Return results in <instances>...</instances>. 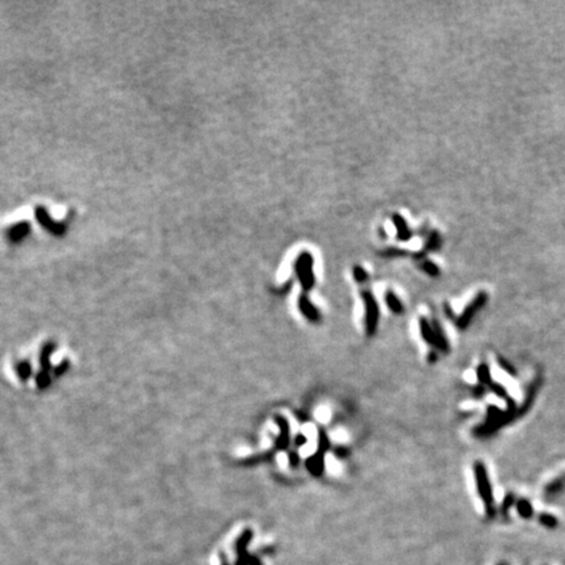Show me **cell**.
<instances>
[{
  "label": "cell",
  "mask_w": 565,
  "mask_h": 565,
  "mask_svg": "<svg viewBox=\"0 0 565 565\" xmlns=\"http://www.w3.org/2000/svg\"><path fill=\"white\" fill-rule=\"evenodd\" d=\"M73 361L75 353L64 341L42 335L11 351L4 357L2 372L13 387L38 394L66 376Z\"/></svg>",
  "instance_id": "1"
},
{
  "label": "cell",
  "mask_w": 565,
  "mask_h": 565,
  "mask_svg": "<svg viewBox=\"0 0 565 565\" xmlns=\"http://www.w3.org/2000/svg\"><path fill=\"white\" fill-rule=\"evenodd\" d=\"M474 470H475L476 487H478L479 495H480V497L484 501L487 515L489 518H492L495 515L494 496H492V489H490L489 480H488L487 470H485L484 464L481 463V462H476Z\"/></svg>",
  "instance_id": "2"
},
{
  "label": "cell",
  "mask_w": 565,
  "mask_h": 565,
  "mask_svg": "<svg viewBox=\"0 0 565 565\" xmlns=\"http://www.w3.org/2000/svg\"><path fill=\"white\" fill-rule=\"evenodd\" d=\"M361 297L365 306V332L368 336H373L378 327L380 308L371 289H362Z\"/></svg>",
  "instance_id": "3"
},
{
  "label": "cell",
  "mask_w": 565,
  "mask_h": 565,
  "mask_svg": "<svg viewBox=\"0 0 565 565\" xmlns=\"http://www.w3.org/2000/svg\"><path fill=\"white\" fill-rule=\"evenodd\" d=\"M313 257H311L309 253L304 251L299 255V258L296 259V263H294V269H296L297 279L300 280V284H301L304 293L309 292L311 288L314 287V272H313Z\"/></svg>",
  "instance_id": "4"
},
{
  "label": "cell",
  "mask_w": 565,
  "mask_h": 565,
  "mask_svg": "<svg viewBox=\"0 0 565 565\" xmlns=\"http://www.w3.org/2000/svg\"><path fill=\"white\" fill-rule=\"evenodd\" d=\"M487 299H488V297H487V293H485V292H479L478 294H476L475 299H474L473 301L470 302L469 305L464 308L463 313L460 314L459 318L457 320L458 329L464 330L467 326H469L470 322H471V320H473L474 315L476 314V311L480 310V309L485 305Z\"/></svg>",
  "instance_id": "5"
},
{
  "label": "cell",
  "mask_w": 565,
  "mask_h": 565,
  "mask_svg": "<svg viewBox=\"0 0 565 565\" xmlns=\"http://www.w3.org/2000/svg\"><path fill=\"white\" fill-rule=\"evenodd\" d=\"M253 538V531L251 530H245V531L239 535V538L236 542V551L237 555H238V559H237L236 565H260V561L258 557L255 556H249L246 553V547H248V543L250 542V539Z\"/></svg>",
  "instance_id": "6"
},
{
  "label": "cell",
  "mask_w": 565,
  "mask_h": 565,
  "mask_svg": "<svg viewBox=\"0 0 565 565\" xmlns=\"http://www.w3.org/2000/svg\"><path fill=\"white\" fill-rule=\"evenodd\" d=\"M299 308L301 310L302 315L309 320L310 322H318L321 320V313L315 306L310 302V300L308 299L306 293H302L299 299Z\"/></svg>",
  "instance_id": "7"
},
{
  "label": "cell",
  "mask_w": 565,
  "mask_h": 565,
  "mask_svg": "<svg viewBox=\"0 0 565 565\" xmlns=\"http://www.w3.org/2000/svg\"><path fill=\"white\" fill-rule=\"evenodd\" d=\"M275 422L280 428V432H279V436L275 443L276 449H287L288 445H289V424H288L287 419L279 415L275 416Z\"/></svg>",
  "instance_id": "8"
},
{
  "label": "cell",
  "mask_w": 565,
  "mask_h": 565,
  "mask_svg": "<svg viewBox=\"0 0 565 565\" xmlns=\"http://www.w3.org/2000/svg\"><path fill=\"white\" fill-rule=\"evenodd\" d=\"M419 325H420V332H422V336L428 344H431L433 347L437 348V336L436 332H434L433 325L432 322L427 320V318L422 317L419 321Z\"/></svg>",
  "instance_id": "9"
},
{
  "label": "cell",
  "mask_w": 565,
  "mask_h": 565,
  "mask_svg": "<svg viewBox=\"0 0 565 565\" xmlns=\"http://www.w3.org/2000/svg\"><path fill=\"white\" fill-rule=\"evenodd\" d=\"M392 223H394L395 228H397L398 238L401 239V241H408L411 238V236H412V232H411L410 227L407 225L403 216L398 215V213L392 215Z\"/></svg>",
  "instance_id": "10"
},
{
  "label": "cell",
  "mask_w": 565,
  "mask_h": 565,
  "mask_svg": "<svg viewBox=\"0 0 565 565\" xmlns=\"http://www.w3.org/2000/svg\"><path fill=\"white\" fill-rule=\"evenodd\" d=\"M323 453L318 450L317 454L311 455L308 460H306V467L310 471L311 475L320 476L323 473V467H325V462H323Z\"/></svg>",
  "instance_id": "11"
},
{
  "label": "cell",
  "mask_w": 565,
  "mask_h": 565,
  "mask_svg": "<svg viewBox=\"0 0 565 565\" xmlns=\"http://www.w3.org/2000/svg\"><path fill=\"white\" fill-rule=\"evenodd\" d=\"M385 301H386V305H387V308L390 309V310L392 311L394 314H402L403 313L404 308H403V304H402L401 299L395 294L392 290H386L385 293Z\"/></svg>",
  "instance_id": "12"
},
{
  "label": "cell",
  "mask_w": 565,
  "mask_h": 565,
  "mask_svg": "<svg viewBox=\"0 0 565 565\" xmlns=\"http://www.w3.org/2000/svg\"><path fill=\"white\" fill-rule=\"evenodd\" d=\"M541 382H542V378L541 377H538L536 378L535 382H532L531 385H530L529 390H527V394H526V399H525V404H523L522 407H521V410H520V415H522V413H525L527 411V408H529L530 406H531L532 401H534V397H535V392L538 391V387L541 386Z\"/></svg>",
  "instance_id": "13"
},
{
  "label": "cell",
  "mask_w": 565,
  "mask_h": 565,
  "mask_svg": "<svg viewBox=\"0 0 565 565\" xmlns=\"http://www.w3.org/2000/svg\"><path fill=\"white\" fill-rule=\"evenodd\" d=\"M439 246H441V237L438 236V233H437V232H432L431 236H429V238H428L427 245H425L424 250H423V253L420 255L425 254L427 251L436 250V249H438Z\"/></svg>",
  "instance_id": "14"
},
{
  "label": "cell",
  "mask_w": 565,
  "mask_h": 565,
  "mask_svg": "<svg viewBox=\"0 0 565 565\" xmlns=\"http://www.w3.org/2000/svg\"><path fill=\"white\" fill-rule=\"evenodd\" d=\"M517 509H518V513H520L523 518H530L532 515V513H534L531 504H530L526 499L520 500V501H518Z\"/></svg>",
  "instance_id": "15"
},
{
  "label": "cell",
  "mask_w": 565,
  "mask_h": 565,
  "mask_svg": "<svg viewBox=\"0 0 565 565\" xmlns=\"http://www.w3.org/2000/svg\"><path fill=\"white\" fill-rule=\"evenodd\" d=\"M478 377L479 381H480L481 385H485V383L490 382V376H489V369H488L487 364H480L478 368Z\"/></svg>",
  "instance_id": "16"
},
{
  "label": "cell",
  "mask_w": 565,
  "mask_h": 565,
  "mask_svg": "<svg viewBox=\"0 0 565 565\" xmlns=\"http://www.w3.org/2000/svg\"><path fill=\"white\" fill-rule=\"evenodd\" d=\"M562 485H564V481H562V479H556V480H553L552 483H550V484L546 487V494H547V495L557 494V492H560V490H561Z\"/></svg>",
  "instance_id": "17"
},
{
  "label": "cell",
  "mask_w": 565,
  "mask_h": 565,
  "mask_svg": "<svg viewBox=\"0 0 565 565\" xmlns=\"http://www.w3.org/2000/svg\"><path fill=\"white\" fill-rule=\"evenodd\" d=\"M422 267L429 276L436 278V276L439 275V268L433 263V262H431V260H424V263H423Z\"/></svg>",
  "instance_id": "18"
},
{
  "label": "cell",
  "mask_w": 565,
  "mask_h": 565,
  "mask_svg": "<svg viewBox=\"0 0 565 565\" xmlns=\"http://www.w3.org/2000/svg\"><path fill=\"white\" fill-rule=\"evenodd\" d=\"M353 276L360 284H364L365 281H368V274L365 272V269L360 266L353 267Z\"/></svg>",
  "instance_id": "19"
},
{
  "label": "cell",
  "mask_w": 565,
  "mask_h": 565,
  "mask_svg": "<svg viewBox=\"0 0 565 565\" xmlns=\"http://www.w3.org/2000/svg\"><path fill=\"white\" fill-rule=\"evenodd\" d=\"M539 520H541V523H542V525H544V526H547V527H556L557 526L556 517H553V515H551V514H547V513L542 514L541 517H539Z\"/></svg>",
  "instance_id": "20"
},
{
  "label": "cell",
  "mask_w": 565,
  "mask_h": 565,
  "mask_svg": "<svg viewBox=\"0 0 565 565\" xmlns=\"http://www.w3.org/2000/svg\"><path fill=\"white\" fill-rule=\"evenodd\" d=\"M488 385H489V386H490V389L494 390V391H495V392H496V394H497V395H499V397L504 398V399H505V401H506V399H508V398H509V397H508V394H506L505 389H504V387H502V386H501V385H499V383H495V382H492V381H490V382H489V383H488Z\"/></svg>",
  "instance_id": "21"
},
{
  "label": "cell",
  "mask_w": 565,
  "mask_h": 565,
  "mask_svg": "<svg viewBox=\"0 0 565 565\" xmlns=\"http://www.w3.org/2000/svg\"><path fill=\"white\" fill-rule=\"evenodd\" d=\"M514 500H515V497L513 496V495H508V496L505 497V500H504V502H502V505H501L502 514H506V513H508V509L510 508L511 505H513Z\"/></svg>",
  "instance_id": "22"
},
{
  "label": "cell",
  "mask_w": 565,
  "mask_h": 565,
  "mask_svg": "<svg viewBox=\"0 0 565 565\" xmlns=\"http://www.w3.org/2000/svg\"><path fill=\"white\" fill-rule=\"evenodd\" d=\"M497 361H499L500 366H501V368H502V369H504V371H505V372H506V373H509V374H513V376H515V371H514V368H513V366H511V365H510V364H509V362H508V361H506V360H505V359H501V357H499V359H497Z\"/></svg>",
  "instance_id": "23"
},
{
  "label": "cell",
  "mask_w": 565,
  "mask_h": 565,
  "mask_svg": "<svg viewBox=\"0 0 565 565\" xmlns=\"http://www.w3.org/2000/svg\"><path fill=\"white\" fill-rule=\"evenodd\" d=\"M485 392V386L484 385H479V386H475V389L473 390V394L475 398H479L481 397V395L484 394Z\"/></svg>",
  "instance_id": "24"
},
{
  "label": "cell",
  "mask_w": 565,
  "mask_h": 565,
  "mask_svg": "<svg viewBox=\"0 0 565 565\" xmlns=\"http://www.w3.org/2000/svg\"><path fill=\"white\" fill-rule=\"evenodd\" d=\"M335 454L338 455V457L340 458H344L346 455H348V449L343 448V446H338V448H335Z\"/></svg>",
  "instance_id": "25"
},
{
  "label": "cell",
  "mask_w": 565,
  "mask_h": 565,
  "mask_svg": "<svg viewBox=\"0 0 565 565\" xmlns=\"http://www.w3.org/2000/svg\"><path fill=\"white\" fill-rule=\"evenodd\" d=\"M299 462H300V460H299V455H297L296 453H290V454H289V463H290V466H294V467H296L297 464H299Z\"/></svg>",
  "instance_id": "26"
},
{
  "label": "cell",
  "mask_w": 565,
  "mask_h": 565,
  "mask_svg": "<svg viewBox=\"0 0 565 565\" xmlns=\"http://www.w3.org/2000/svg\"><path fill=\"white\" fill-rule=\"evenodd\" d=\"M306 437L304 436V434H299V436H296V438H294V444H296L297 446H301L304 445V444H306Z\"/></svg>",
  "instance_id": "27"
},
{
  "label": "cell",
  "mask_w": 565,
  "mask_h": 565,
  "mask_svg": "<svg viewBox=\"0 0 565 565\" xmlns=\"http://www.w3.org/2000/svg\"><path fill=\"white\" fill-rule=\"evenodd\" d=\"M504 565H505V564H504Z\"/></svg>",
  "instance_id": "28"
}]
</instances>
